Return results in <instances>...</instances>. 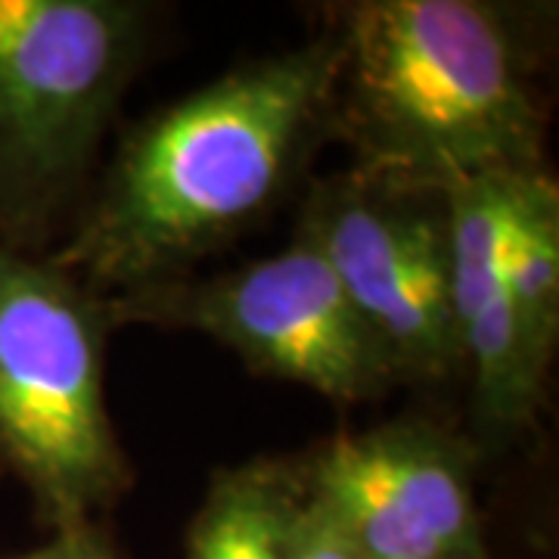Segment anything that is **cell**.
Masks as SVG:
<instances>
[{"label": "cell", "mask_w": 559, "mask_h": 559, "mask_svg": "<svg viewBox=\"0 0 559 559\" xmlns=\"http://www.w3.org/2000/svg\"><path fill=\"white\" fill-rule=\"evenodd\" d=\"M305 500V466L249 460L221 469L190 525L187 559H286Z\"/></svg>", "instance_id": "cell-9"}, {"label": "cell", "mask_w": 559, "mask_h": 559, "mask_svg": "<svg viewBox=\"0 0 559 559\" xmlns=\"http://www.w3.org/2000/svg\"><path fill=\"white\" fill-rule=\"evenodd\" d=\"M520 183L522 178H479L441 193L454 333L473 380L476 436L491 448L520 436L544 392V380L522 352L507 283V240Z\"/></svg>", "instance_id": "cell-8"}, {"label": "cell", "mask_w": 559, "mask_h": 559, "mask_svg": "<svg viewBox=\"0 0 559 559\" xmlns=\"http://www.w3.org/2000/svg\"><path fill=\"white\" fill-rule=\"evenodd\" d=\"M507 283L522 352L535 377L547 380L559 336V190L547 171L520 183L507 240Z\"/></svg>", "instance_id": "cell-10"}, {"label": "cell", "mask_w": 559, "mask_h": 559, "mask_svg": "<svg viewBox=\"0 0 559 559\" xmlns=\"http://www.w3.org/2000/svg\"><path fill=\"white\" fill-rule=\"evenodd\" d=\"M103 299L53 261L0 249V454L53 525L128 488L103 380Z\"/></svg>", "instance_id": "cell-3"}, {"label": "cell", "mask_w": 559, "mask_h": 559, "mask_svg": "<svg viewBox=\"0 0 559 559\" xmlns=\"http://www.w3.org/2000/svg\"><path fill=\"white\" fill-rule=\"evenodd\" d=\"M336 75L330 28L140 121L53 264L97 299L171 283L277 202L330 121Z\"/></svg>", "instance_id": "cell-1"}, {"label": "cell", "mask_w": 559, "mask_h": 559, "mask_svg": "<svg viewBox=\"0 0 559 559\" xmlns=\"http://www.w3.org/2000/svg\"><path fill=\"white\" fill-rule=\"evenodd\" d=\"M473 460L457 432L401 419L326 441L305 463V481L360 559H495Z\"/></svg>", "instance_id": "cell-7"}, {"label": "cell", "mask_w": 559, "mask_h": 559, "mask_svg": "<svg viewBox=\"0 0 559 559\" xmlns=\"http://www.w3.org/2000/svg\"><path fill=\"white\" fill-rule=\"evenodd\" d=\"M131 0H0V200L35 224L91 171L146 44Z\"/></svg>", "instance_id": "cell-4"}, {"label": "cell", "mask_w": 559, "mask_h": 559, "mask_svg": "<svg viewBox=\"0 0 559 559\" xmlns=\"http://www.w3.org/2000/svg\"><path fill=\"white\" fill-rule=\"evenodd\" d=\"M13 559H116L109 544L103 540V535L94 528V522H66L57 525V535L40 544L35 550L22 554Z\"/></svg>", "instance_id": "cell-12"}, {"label": "cell", "mask_w": 559, "mask_h": 559, "mask_svg": "<svg viewBox=\"0 0 559 559\" xmlns=\"http://www.w3.org/2000/svg\"><path fill=\"white\" fill-rule=\"evenodd\" d=\"M106 318L187 326L246 364L333 401H370L399 377L340 280L301 234L267 259L193 283L103 299Z\"/></svg>", "instance_id": "cell-5"}, {"label": "cell", "mask_w": 559, "mask_h": 559, "mask_svg": "<svg viewBox=\"0 0 559 559\" xmlns=\"http://www.w3.org/2000/svg\"><path fill=\"white\" fill-rule=\"evenodd\" d=\"M286 559H360L358 550L352 547V540L336 528V522L330 520L320 510L314 500H305L296 535L289 544V557Z\"/></svg>", "instance_id": "cell-11"}, {"label": "cell", "mask_w": 559, "mask_h": 559, "mask_svg": "<svg viewBox=\"0 0 559 559\" xmlns=\"http://www.w3.org/2000/svg\"><path fill=\"white\" fill-rule=\"evenodd\" d=\"M296 234L318 246L399 380H441L463 367L441 197L345 171L314 183Z\"/></svg>", "instance_id": "cell-6"}, {"label": "cell", "mask_w": 559, "mask_h": 559, "mask_svg": "<svg viewBox=\"0 0 559 559\" xmlns=\"http://www.w3.org/2000/svg\"><path fill=\"white\" fill-rule=\"evenodd\" d=\"M330 124L352 175L441 197L544 168L547 109L532 32L491 0H360L342 7Z\"/></svg>", "instance_id": "cell-2"}]
</instances>
